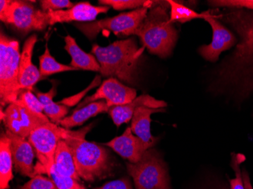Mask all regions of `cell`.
I'll return each instance as SVG.
<instances>
[{
    "label": "cell",
    "instance_id": "1",
    "mask_svg": "<svg viewBox=\"0 0 253 189\" xmlns=\"http://www.w3.org/2000/svg\"><path fill=\"white\" fill-rule=\"evenodd\" d=\"M218 16L236 33L237 42L213 72L209 90L243 101L253 93V11L227 8Z\"/></svg>",
    "mask_w": 253,
    "mask_h": 189
},
{
    "label": "cell",
    "instance_id": "2",
    "mask_svg": "<svg viewBox=\"0 0 253 189\" xmlns=\"http://www.w3.org/2000/svg\"><path fill=\"white\" fill-rule=\"evenodd\" d=\"M91 126L89 125L78 131L65 129L62 137L72 151L78 176L86 182L106 178L113 168L109 151L104 146L85 139Z\"/></svg>",
    "mask_w": 253,
    "mask_h": 189
},
{
    "label": "cell",
    "instance_id": "3",
    "mask_svg": "<svg viewBox=\"0 0 253 189\" xmlns=\"http://www.w3.org/2000/svg\"><path fill=\"white\" fill-rule=\"evenodd\" d=\"M144 46L138 47L133 38L112 42L106 47L94 44L92 54L100 65L103 77H115L128 84H134L137 76L139 60Z\"/></svg>",
    "mask_w": 253,
    "mask_h": 189
},
{
    "label": "cell",
    "instance_id": "4",
    "mask_svg": "<svg viewBox=\"0 0 253 189\" xmlns=\"http://www.w3.org/2000/svg\"><path fill=\"white\" fill-rule=\"evenodd\" d=\"M169 7L168 1L156 2L134 34L150 53L163 58L170 56L177 40V30L168 13Z\"/></svg>",
    "mask_w": 253,
    "mask_h": 189
},
{
    "label": "cell",
    "instance_id": "5",
    "mask_svg": "<svg viewBox=\"0 0 253 189\" xmlns=\"http://www.w3.org/2000/svg\"><path fill=\"white\" fill-rule=\"evenodd\" d=\"M21 59L19 42L0 34V102L3 109L18 100L21 93L18 83Z\"/></svg>",
    "mask_w": 253,
    "mask_h": 189
},
{
    "label": "cell",
    "instance_id": "6",
    "mask_svg": "<svg viewBox=\"0 0 253 189\" xmlns=\"http://www.w3.org/2000/svg\"><path fill=\"white\" fill-rule=\"evenodd\" d=\"M136 189H170L167 165L156 149H149L137 163H126Z\"/></svg>",
    "mask_w": 253,
    "mask_h": 189
},
{
    "label": "cell",
    "instance_id": "7",
    "mask_svg": "<svg viewBox=\"0 0 253 189\" xmlns=\"http://www.w3.org/2000/svg\"><path fill=\"white\" fill-rule=\"evenodd\" d=\"M148 7H142L117 16L104 18L92 22L78 23L75 26L89 39H94L102 31H109L116 35H134L149 11Z\"/></svg>",
    "mask_w": 253,
    "mask_h": 189
},
{
    "label": "cell",
    "instance_id": "8",
    "mask_svg": "<svg viewBox=\"0 0 253 189\" xmlns=\"http://www.w3.org/2000/svg\"><path fill=\"white\" fill-rule=\"evenodd\" d=\"M0 19L21 32L41 31L49 26L48 12L34 6L31 2L11 0L9 6L0 13Z\"/></svg>",
    "mask_w": 253,
    "mask_h": 189
},
{
    "label": "cell",
    "instance_id": "9",
    "mask_svg": "<svg viewBox=\"0 0 253 189\" xmlns=\"http://www.w3.org/2000/svg\"><path fill=\"white\" fill-rule=\"evenodd\" d=\"M65 128L50 123L34 129L28 139L39 160L40 167L50 177L54 166L55 151L59 141L63 137Z\"/></svg>",
    "mask_w": 253,
    "mask_h": 189
},
{
    "label": "cell",
    "instance_id": "10",
    "mask_svg": "<svg viewBox=\"0 0 253 189\" xmlns=\"http://www.w3.org/2000/svg\"><path fill=\"white\" fill-rule=\"evenodd\" d=\"M136 98V89L125 86L116 78L109 77L102 82L96 93L86 98L80 104L78 109L84 107L91 102L100 100L106 101L108 107L111 109L117 105L130 103Z\"/></svg>",
    "mask_w": 253,
    "mask_h": 189
},
{
    "label": "cell",
    "instance_id": "11",
    "mask_svg": "<svg viewBox=\"0 0 253 189\" xmlns=\"http://www.w3.org/2000/svg\"><path fill=\"white\" fill-rule=\"evenodd\" d=\"M218 18V15H212L205 20L212 30V39L210 44L202 45L198 49L202 57L211 62H217L223 52L231 49L237 42L236 35L223 25Z\"/></svg>",
    "mask_w": 253,
    "mask_h": 189
},
{
    "label": "cell",
    "instance_id": "12",
    "mask_svg": "<svg viewBox=\"0 0 253 189\" xmlns=\"http://www.w3.org/2000/svg\"><path fill=\"white\" fill-rule=\"evenodd\" d=\"M5 134L9 139L10 149L15 170L22 176L34 178L38 175V172L34 166L35 151L29 141L26 138L14 134L7 129Z\"/></svg>",
    "mask_w": 253,
    "mask_h": 189
},
{
    "label": "cell",
    "instance_id": "13",
    "mask_svg": "<svg viewBox=\"0 0 253 189\" xmlns=\"http://www.w3.org/2000/svg\"><path fill=\"white\" fill-rule=\"evenodd\" d=\"M104 146L111 148L118 154L128 160L130 163H137L145 152L153 148V144L146 143L133 134L130 127H127L120 136L114 138Z\"/></svg>",
    "mask_w": 253,
    "mask_h": 189
},
{
    "label": "cell",
    "instance_id": "14",
    "mask_svg": "<svg viewBox=\"0 0 253 189\" xmlns=\"http://www.w3.org/2000/svg\"><path fill=\"white\" fill-rule=\"evenodd\" d=\"M110 7L95 6L88 2L75 4L69 9L49 11V26L59 23H69L77 21L79 23L95 21L98 15L108 12Z\"/></svg>",
    "mask_w": 253,
    "mask_h": 189
},
{
    "label": "cell",
    "instance_id": "15",
    "mask_svg": "<svg viewBox=\"0 0 253 189\" xmlns=\"http://www.w3.org/2000/svg\"><path fill=\"white\" fill-rule=\"evenodd\" d=\"M38 42V36L32 34L25 41L21 54L18 83L21 91L31 90L41 78L39 69L32 62L33 52Z\"/></svg>",
    "mask_w": 253,
    "mask_h": 189
},
{
    "label": "cell",
    "instance_id": "16",
    "mask_svg": "<svg viewBox=\"0 0 253 189\" xmlns=\"http://www.w3.org/2000/svg\"><path fill=\"white\" fill-rule=\"evenodd\" d=\"M141 106L159 109L167 107L168 104L164 101L159 100L145 94L138 96L130 103L111 108L108 113L116 126L120 127L124 123H128L131 120L135 110Z\"/></svg>",
    "mask_w": 253,
    "mask_h": 189
},
{
    "label": "cell",
    "instance_id": "17",
    "mask_svg": "<svg viewBox=\"0 0 253 189\" xmlns=\"http://www.w3.org/2000/svg\"><path fill=\"white\" fill-rule=\"evenodd\" d=\"M164 112H166L164 109H151L145 106L137 108L132 116L130 126L132 132L146 143L156 144V139L151 133V115Z\"/></svg>",
    "mask_w": 253,
    "mask_h": 189
},
{
    "label": "cell",
    "instance_id": "18",
    "mask_svg": "<svg viewBox=\"0 0 253 189\" xmlns=\"http://www.w3.org/2000/svg\"><path fill=\"white\" fill-rule=\"evenodd\" d=\"M65 49L72 57L70 65L76 70L100 72V65L93 54L86 53L80 48L76 40L71 35L65 38Z\"/></svg>",
    "mask_w": 253,
    "mask_h": 189
},
{
    "label": "cell",
    "instance_id": "19",
    "mask_svg": "<svg viewBox=\"0 0 253 189\" xmlns=\"http://www.w3.org/2000/svg\"><path fill=\"white\" fill-rule=\"evenodd\" d=\"M109 109L105 100L91 102L84 107L77 109L70 116H65L59 125L67 129L81 126L89 120V118L93 117L99 113L108 112Z\"/></svg>",
    "mask_w": 253,
    "mask_h": 189
},
{
    "label": "cell",
    "instance_id": "20",
    "mask_svg": "<svg viewBox=\"0 0 253 189\" xmlns=\"http://www.w3.org/2000/svg\"><path fill=\"white\" fill-rule=\"evenodd\" d=\"M52 169L62 176L72 177L79 182L81 180L75 167L72 151L65 141L62 139L59 141L57 146Z\"/></svg>",
    "mask_w": 253,
    "mask_h": 189
},
{
    "label": "cell",
    "instance_id": "21",
    "mask_svg": "<svg viewBox=\"0 0 253 189\" xmlns=\"http://www.w3.org/2000/svg\"><path fill=\"white\" fill-rule=\"evenodd\" d=\"M13 159L10 149V141L5 133L0 138V189L9 188V183L13 179Z\"/></svg>",
    "mask_w": 253,
    "mask_h": 189
},
{
    "label": "cell",
    "instance_id": "22",
    "mask_svg": "<svg viewBox=\"0 0 253 189\" xmlns=\"http://www.w3.org/2000/svg\"><path fill=\"white\" fill-rule=\"evenodd\" d=\"M56 95V89L54 86L47 92H38L37 97L43 106V113L52 123L59 125L68 113V108L58 102H54L53 98Z\"/></svg>",
    "mask_w": 253,
    "mask_h": 189
},
{
    "label": "cell",
    "instance_id": "23",
    "mask_svg": "<svg viewBox=\"0 0 253 189\" xmlns=\"http://www.w3.org/2000/svg\"><path fill=\"white\" fill-rule=\"evenodd\" d=\"M170 5V21L171 23L179 22L181 24L189 22L194 19H204L209 18L212 15L210 11H205L199 13L192 8L183 5V4L173 1V0H169L168 1Z\"/></svg>",
    "mask_w": 253,
    "mask_h": 189
},
{
    "label": "cell",
    "instance_id": "24",
    "mask_svg": "<svg viewBox=\"0 0 253 189\" xmlns=\"http://www.w3.org/2000/svg\"><path fill=\"white\" fill-rule=\"evenodd\" d=\"M39 71L41 76H48L62 72L76 71V69L71 65H63L57 62L55 58L51 55L49 47L46 44L45 52L40 56Z\"/></svg>",
    "mask_w": 253,
    "mask_h": 189
},
{
    "label": "cell",
    "instance_id": "25",
    "mask_svg": "<svg viewBox=\"0 0 253 189\" xmlns=\"http://www.w3.org/2000/svg\"><path fill=\"white\" fill-rule=\"evenodd\" d=\"M156 2L147 0H99V3L104 6L112 7L115 10L137 9L142 7L151 8Z\"/></svg>",
    "mask_w": 253,
    "mask_h": 189
},
{
    "label": "cell",
    "instance_id": "26",
    "mask_svg": "<svg viewBox=\"0 0 253 189\" xmlns=\"http://www.w3.org/2000/svg\"><path fill=\"white\" fill-rule=\"evenodd\" d=\"M18 100L34 113L39 115H45L43 113V106L31 90L26 89V90L21 91Z\"/></svg>",
    "mask_w": 253,
    "mask_h": 189
},
{
    "label": "cell",
    "instance_id": "27",
    "mask_svg": "<svg viewBox=\"0 0 253 189\" xmlns=\"http://www.w3.org/2000/svg\"><path fill=\"white\" fill-rule=\"evenodd\" d=\"M50 178L53 180L58 189H86L78 180L68 176H62L54 169L51 172Z\"/></svg>",
    "mask_w": 253,
    "mask_h": 189
},
{
    "label": "cell",
    "instance_id": "28",
    "mask_svg": "<svg viewBox=\"0 0 253 189\" xmlns=\"http://www.w3.org/2000/svg\"><path fill=\"white\" fill-rule=\"evenodd\" d=\"M244 157L241 154H233L231 160V167L235 173V177L230 180L231 189H246L243 180L242 173L240 169V164L244 161Z\"/></svg>",
    "mask_w": 253,
    "mask_h": 189
},
{
    "label": "cell",
    "instance_id": "29",
    "mask_svg": "<svg viewBox=\"0 0 253 189\" xmlns=\"http://www.w3.org/2000/svg\"><path fill=\"white\" fill-rule=\"evenodd\" d=\"M19 189H58L51 178L37 175Z\"/></svg>",
    "mask_w": 253,
    "mask_h": 189
},
{
    "label": "cell",
    "instance_id": "30",
    "mask_svg": "<svg viewBox=\"0 0 253 189\" xmlns=\"http://www.w3.org/2000/svg\"><path fill=\"white\" fill-rule=\"evenodd\" d=\"M210 5L226 8H244L253 10V0H215L210 1Z\"/></svg>",
    "mask_w": 253,
    "mask_h": 189
},
{
    "label": "cell",
    "instance_id": "31",
    "mask_svg": "<svg viewBox=\"0 0 253 189\" xmlns=\"http://www.w3.org/2000/svg\"><path fill=\"white\" fill-rule=\"evenodd\" d=\"M100 83L101 76H96V77L94 78V79L92 81L90 84H89L86 89H84L82 92L76 94L75 96L65 98V99H62V101L58 102V103L61 104V105H65L67 107H72V106H75V105H76L80 101L83 99L84 96L85 95L89 92V91H90L91 89H93V88L96 87V86H99Z\"/></svg>",
    "mask_w": 253,
    "mask_h": 189
},
{
    "label": "cell",
    "instance_id": "32",
    "mask_svg": "<svg viewBox=\"0 0 253 189\" xmlns=\"http://www.w3.org/2000/svg\"><path fill=\"white\" fill-rule=\"evenodd\" d=\"M40 4L41 9L45 12L69 9L75 5L69 0H42Z\"/></svg>",
    "mask_w": 253,
    "mask_h": 189
},
{
    "label": "cell",
    "instance_id": "33",
    "mask_svg": "<svg viewBox=\"0 0 253 189\" xmlns=\"http://www.w3.org/2000/svg\"><path fill=\"white\" fill-rule=\"evenodd\" d=\"M95 189H133L131 183L128 179L123 178L121 180L109 182L100 187Z\"/></svg>",
    "mask_w": 253,
    "mask_h": 189
},
{
    "label": "cell",
    "instance_id": "34",
    "mask_svg": "<svg viewBox=\"0 0 253 189\" xmlns=\"http://www.w3.org/2000/svg\"><path fill=\"white\" fill-rule=\"evenodd\" d=\"M243 180H244V186L246 189H253V186L250 182V176H249L248 173L246 170H244L242 173Z\"/></svg>",
    "mask_w": 253,
    "mask_h": 189
}]
</instances>
